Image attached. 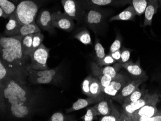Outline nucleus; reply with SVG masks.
<instances>
[{"instance_id": "24", "label": "nucleus", "mask_w": 161, "mask_h": 121, "mask_svg": "<svg viewBox=\"0 0 161 121\" xmlns=\"http://www.w3.org/2000/svg\"><path fill=\"white\" fill-rule=\"evenodd\" d=\"M111 113L109 115L102 116L99 118V121H121V113L119 110L114 105L113 102L111 101Z\"/></svg>"}, {"instance_id": "43", "label": "nucleus", "mask_w": 161, "mask_h": 121, "mask_svg": "<svg viewBox=\"0 0 161 121\" xmlns=\"http://www.w3.org/2000/svg\"><path fill=\"white\" fill-rule=\"evenodd\" d=\"M0 17L4 19H7L9 17L1 8H0Z\"/></svg>"}, {"instance_id": "23", "label": "nucleus", "mask_w": 161, "mask_h": 121, "mask_svg": "<svg viewBox=\"0 0 161 121\" xmlns=\"http://www.w3.org/2000/svg\"><path fill=\"white\" fill-rule=\"evenodd\" d=\"M40 28L36 24L35 21L29 24L22 25L20 29L19 35L25 36L30 34H34L37 32H41Z\"/></svg>"}, {"instance_id": "22", "label": "nucleus", "mask_w": 161, "mask_h": 121, "mask_svg": "<svg viewBox=\"0 0 161 121\" xmlns=\"http://www.w3.org/2000/svg\"><path fill=\"white\" fill-rule=\"evenodd\" d=\"M60 77H58L47 76H29L28 77L29 82L34 85L41 84H54L58 82Z\"/></svg>"}, {"instance_id": "34", "label": "nucleus", "mask_w": 161, "mask_h": 121, "mask_svg": "<svg viewBox=\"0 0 161 121\" xmlns=\"http://www.w3.org/2000/svg\"><path fill=\"white\" fill-rule=\"evenodd\" d=\"M49 121H75L70 115H65L63 113L57 112L53 114L48 119Z\"/></svg>"}, {"instance_id": "12", "label": "nucleus", "mask_w": 161, "mask_h": 121, "mask_svg": "<svg viewBox=\"0 0 161 121\" xmlns=\"http://www.w3.org/2000/svg\"><path fill=\"white\" fill-rule=\"evenodd\" d=\"M121 67L124 68L131 75L134 77V79H148L146 73L142 69L140 65V60L136 63L132 61H127L123 64H120Z\"/></svg>"}, {"instance_id": "11", "label": "nucleus", "mask_w": 161, "mask_h": 121, "mask_svg": "<svg viewBox=\"0 0 161 121\" xmlns=\"http://www.w3.org/2000/svg\"><path fill=\"white\" fill-rule=\"evenodd\" d=\"M159 111L155 105H146L135 111L129 116V118L131 121H140L143 118H149L156 115Z\"/></svg>"}, {"instance_id": "41", "label": "nucleus", "mask_w": 161, "mask_h": 121, "mask_svg": "<svg viewBox=\"0 0 161 121\" xmlns=\"http://www.w3.org/2000/svg\"><path fill=\"white\" fill-rule=\"evenodd\" d=\"M140 121H161V111H159L158 113L154 116L149 118H143Z\"/></svg>"}, {"instance_id": "38", "label": "nucleus", "mask_w": 161, "mask_h": 121, "mask_svg": "<svg viewBox=\"0 0 161 121\" xmlns=\"http://www.w3.org/2000/svg\"><path fill=\"white\" fill-rule=\"evenodd\" d=\"M133 50L130 49L123 47L121 50V57L120 60L118 61L119 64H123L125 63L129 60L130 58L131 53Z\"/></svg>"}, {"instance_id": "17", "label": "nucleus", "mask_w": 161, "mask_h": 121, "mask_svg": "<svg viewBox=\"0 0 161 121\" xmlns=\"http://www.w3.org/2000/svg\"><path fill=\"white\" fill-rule=\"evenodd\" d=\"M148 2V0H118V5L130 4L134 8L136 15L141 16L144 13Z\"/></svg>"}, {"instance_id": "28", "label": "nucleus", "mask_w": 161, "mask_h": 121, "mask_svg": "<svg viewBox=\"0 0 161 121\" xmlns=\"http://www.w3.org/2000/svg\"><path fill=\"white\" fill-rule=\"evenodd\" d=\"M0 8L2 9L3 10L9 17L15 12L17 6L9 0H0Z\"/></svg>"}, {"instance_id": "8", "label": "nucleus", "mask_w": 161, "mask_h": 121, "mask_svg": "<svg viewBox=\"0 0 161 121\" xmlns=\"http://www.w3.org/2000/svg\"><path fill=\"white\" fill-rule=\"evenodd\" d=\"M52 22L54 28L70 32L74 29V19L65 13L58 11L52 14Z\"/></svg>"}, {"instance_id": "4", "label": "nucleus", "mask_w": 161, "mask_h": 121, "mask_svg": "<svg viewBox=\"0 0 161 121\" xmlns=\"http://www.w3.org/2000/svg\"><path fill=\"white\" fill-rule=\"evenodd\" d=\"M84 6L83 20L88 26L95 30L103 21L105 15L103 12L97 8V6L82 2Z\"/></svg>"}, {"instance_id": "16", "label": "nucleus", "mask_w": 161, "mask_h": 121, "mask_svg": "<svg viewBox=\"0 0 161 121\" xmlns=\"http://www.w3.org/2000/svg\"><path fill=\"white\" fill-rule=\"evenodd\" d=\"M159 5V0H148V4L145 10L143 27L152 25L153 17L157 13Z\"/></svg>"}, {"instance_id": "44", "label": "nucleus", "mask_w": 161, "mask_h": 121, "mask_svg": "<svg viewBox=\"0 0 161 121\" xmlns=\"http://www.w3.org/2000/svg\"><path fill=\"white\" fill-rule=\"evenodd\" d=\"M159 4L161 5V0H159Z\"/></svg>"}, {"instance_id": "14", "label": "nucleus", "mask_w": 161, "mask_h": 121, "mask_svg": "<svg viewBox=\"0 0 161 121\" xmlns=\"http://www.w3.org/2000/svg\"><path fill=\"white\" fill-rule=\"evenodd\" d=\"M37 25L43 30L53 31L54 27L52 22V14L47 10L41 12L37 20Z\"/></svg>"}, {"instance_id": "18", "label": "nucleus", "mask_w": 161, "mask_h": 121, "mask_svg": "<svg viewBox=\"0 0 161 121\" xmlns=\"http://www.w3.org/2000/svg\"><path fill=\"white\" fill-rule=\"evenodd\" d=\"M102 101H103L102 99H97V98H93L92 97H88L86 99L80 98V99H78L74 103L71 107L69 109H67L66 110V112L69 113H72L75 111H78V110L86 108L90 105L98 102H101Z\"/></svg>"}, {"instance_id": "32", "label": "nucleus", "mask_w": 161, "mask_h": 121, "mask_svg": "<svg viewBox=\"0 0 161 121\" xmlns=\"http://www.w3.org/2000/svg\"><path fill=\"white\" fill-rule=\"evenodd\" d=\"M94 49H95V54H96L95 55H96V58L97 62L103 59L106 55L105 52L104 48L100 44V42L97 39L96 41L95 42Z\"/></svg>"}, {"instance_id": "31", "label": "nucleus", "mask_w": 161, "mask_h": 121, "mask_svg": "<svg viewBox=\"0 0 161 121\" xmlns=\"http://www.w3.org/2000/svg\"><path fill=\"white\" fill-rule=\"evenodd\" d=\"M143 94V92L138 87L131 94L124 98L123 101V103H130L136 102L142 97Z\"/></svg>"}, {"instance_id": "15", "label": "nucleus", "mask_w": 161, "mask_h": 121, "mask_svg": "<svg viewBox=\"0 0 161 121\" xmlns=\"http://www.w3.org/2000/svg\"><path fill=\"white\" fill-rule=\"evenodd\" d=\"M8 19V22L6 24L4 30V34L5 36L19 35L20 29L22 25L17 19L15 12L11 15Z\"/></svg>"}, {"instance_id": "21", "label": "nucleus", "mask_w": 161, "mask_h": 121, "mask_svg": "<svg viewBox=\"0 0 161 121\" xmlns=\"http://www.w3.org/2000/svg\"><path fill=\"white\" fill-rule=\"evenodd\" d=\"M90 92L91 97L97 99L104 100L101 90V85L97 77H92L90 84Z\"/></svg>"}, {"instance_id": "35", "label": "nucleus", "mask_w": 161, "mask_h": 121, "mask_svg": "<svg viewBox=\"0 0 161 121\" xmlns=\"http://www.w3.org/2000/svg\"><path fill=\"white\" fill-rule=\"evenodd\" d=\"M11 76L9 70L3 63L0 61V83L4 82Z\"/></svg>"}, {"instance_id": "36", "label": "nucleus", "mask_w": 161, "mask_h": 121, "mask_svg": "<svg viewBox=\"0 0 161 121\" xmlns=\"http://www.w3.org/2000/svg\"><path fill=\"white\" fill-rule=\"evenodd\" d=\"M97 77L100 82V85H101V90L103 88L108 86L112 81L114 79L111 76L108 75H100Z\"/></svg>"}, {"instance_id": "9", "label": "nucleus", "mask_w": 161, "mask_h": 121, "mask_svg": "<svg viewBox=\"0 0 161 121\" xmlns=\"http://www.w3.org/2000/svg\"><path fill=\"white\" fill-rule=\"evenodd\" d=\"M128 81L129 80L126 77L120 74L115 79L112 81L108 86L102 89V92L109 96H115Z\"/></svg>"}, {"instance_id": "26", "label": "nucleus", "mask_w": 161, "mask_h": 121, "mask_svg": "<svg viewBox=\"0 0 161 121\" xmlns=\"http://www.w3.org/2000/svg\"><path fill=\"white\" fill-rule=\"evenodd\" d=\"M99 116L109 115L112 111L111 101L103 100L96 104Z\"/></svg>"}, {"instance_id": "20", "label": "nucleus", "mask_w": 161, "mask_h": 121, "mask_svg": "<svg viewBox=\"0 0 161 121\" xmlns=\"http://www.w3.org/2000/svg\"><path fill=\"white\" fill-rule=\"evenodd\" d=\"M29 76H47V77H59V70L58 68L48 69L46 70H34L31 68L28 69V77Z\"/></svg>"}, {"instance_id": "25", "label": "nucleus", "mask_w": 161, "mask_h": 121, "mask_svg": "<svg viewBox=\"0 0 161 121\" xmlns=\"http://www.w3.org/2000/svg\"><path fill=\"white\" fill-rule=\"evenodd\" d=\"M33 34L23 36L21 40V45L23 53L26 56L30 55L32 51V39Z\"/></svg>"}, {"instance_id": "3", "label": "nucleus", "mask_w": 161, "mask_h": 121, "mask_svg": "<svg viewBox=\"0 0 161 121\" xmlns=\"http://www.w3.org/2000/svg\"><path fill=\"white\" fill-rule=\"evenodd\" d=\"M38 11L37 5L32 0H24L17 6L15 13L21 25L35 21Z\"/></svg>"}, {"instance_id": "33", "label": "nucleus", "mask_w": 161, "mask_h": 121, "mask_svg": "<svg viewBox=\"0 0 161 121\" xmlns=\"http://www.w3.org/2000/svg\"><path fill=\"white\" fill-rule=\"evenodd\" d=\"M43 39H44V35L41 33V32H37L33 34V39H32V51L31 53L34 52L36 49H37L42 44Z\"/></svg>"}, {"instance_id": "5", "label": "nucleus", "mask_w": 161, "mask_h": 121, "mask_svg": "<svg viewBox=\"0 0 161 121\" xmlns=\"http://www.w3.org/2000/svg\"><path fill=\"white\" fill-rule=\"evenodd\" d=\"M160 101V96L158 94H150L147 90L145 94L136 102L130 103H123V113L129 117L135 111L142 107L149 104L157 105Z\"/></svg>"}, {"instance_id": "27", "label": "nucleus", "mask_w": 161, "mask_h": 121, "mask_svg": "<svg viewBox=\"0 0 161 121\" xmlns=\"http://www.w3.org/2000/svg\"><path fill=\"white\" fill-rule=\"evenodd\" d=\"M74 38L86 46L92 45L91 36L87 30H83L78 32L74 36Z\"/></svg>"}, {"instance_id": "39", "label": "nucleus", "mask_w": 161, "mask_h": 121, "mask_svg": "<svg viewBox=\"0 0 161 121\" xmlns=\"http://www.w3.org/2000/svg\"><path fill=\"white\" fill-rule=\"evenodd\" d=\"M115 62H116L115 60L113 58L110 54H108V55H106L105 57L103 59H101L97 63L100 67H102L104 66H110Z\"/></svg>"}, {"instance_id": "13", "label": "nucleus", "mask_w": 161, "mask_h": 121, "mask_svg": "<svg viewBox=\"0 0 161 121\" xmlns=\"http://www.w3.org/2000/svg\"><path fill=\"white\" fill-rule=\"evenodd\" d=\"M118 66H107L105 67H100L96 62H92L91 64L92 74L95 77H98L103 75H108L114 78V79H115L120 74L118 73L119 70Z\"/></svg>"}, {"instance_id": "6", "label": "nucleus", "mask_w": 161, "mask_h": 121, "mask_svg": "<svg viewBox=\"0 0 161 121\" xmlns=\"http://www.w3.org/2000/svg\"><path fill=\"white\" fill-rule=\"evenodd\" d=\"M49 49L42 44L34 52L31 53L30 55L31 68L37 70H46L49 69L47 64V61L49 57Z\"/></svg>"}, {"instance_id": "2", "label": "nucleus", "mask_w": 161, "mask_h": 121, "mask_svg": "<svg viewBox=\"0 0 161 121\" xmlns=\"http://www.w3.org/2000/svg\"><path fill=\"white\" fill-rule=\"evenodd\" d=\"M22 35L5 36L0 39L1 60L9 70L11 76L27 81L31 58L23 53Z\"/></svg>"}, {"instance_id": "1", "label": "nucleus", "mask_w": 161, "mask_h": 121, "mask_svg": "<svg viewBox=\"0 0 161 121\" xmlns=\"http://www.w3.org/2000/svg\"><path fill=\"white\" fill-rule=\"evenodd\" d=\"M1 112L14 120L30 117L39 108L41 97L32 90L27 81L14 77L0 83Z\"/></svg>"}, {"instance_id": "10", "label": "nucleus", "mask_w": 161, "mask_h": 121, "mask_svg": "<svg viewBox=\"0 0 161 121\" xmlns=\"http://www.w3.org/2000/svg\"><path fill=\"white\" fill-rule=\"evenodd\" d=\"M146 81V80L143 79H134L128 81L119 93L115 96H113L112 99L118 102L123 103L124 98L131 94L143 82Z\"/></svg>"}, {"instance_id": "7", "label": "nucleus", "mask_w": 161, "mask_h": 121, "mask_svg": "<svg viewBox=\"0 0 161 121\" xmlns=\"http://www.w3.org/2000/svg\"><path fill=\"white\" fill-rule=\"evenodd\" d=\"M64 13L73 19L80 22L84 16V6L79 0H61Z\"/></svg>"}, {"instance_id": "42", "label": "nucleus", "mask_w": 161, "mask_h": 121, "mask_svg": "<svg viewBox=\"0 0 161 121\" xmlns=\"http://www.w3.org/2000/svg\"><path fill=\"white\" fill-rule=\"evenodd\" d=\"M121 50L119 49L115 52L113 53H109L111 55L113 58L116 61H118L121 58Z\"/></svg>"}, {"instance_id": "29", "label": "nucleus", "mask_w": 161, "mask_h": 121, "mask_svg": "<svg viewBox=\"0 0 161 121\" xmlns=\"http://www.w3.org/2000/svg\"><path fill=\"white\" fill-rule=\"evenodd\" d=\"M97 116H99L96 105L90 108H87L86 113L81 117L84 121H93L96 119Z\"/></svg>"}, {"instance_id": "37", "label": "nucleus", "mask_w": 161, "mask_h": 121, "mask_svg": "<svg viewBox=\"0 0 161 121\" xmlns=\"http://www.w3.org/2000/svg\"><path fill=\"white\" fill-rule=\"evenodd\" d=\"M91 78H92L91 75L88 76L83 81L82 85V89L83 94L86 95L88 97H91V94H90L89 88H90Z\"/></svg>"}, {"instance_id": "19", "label": "nucleus", "mask_w": 161, "mask_h": 121, "mask_svg": "<svg viewBox=\"0 0 161 121\" xmlns=\"http://www.w3.org/2000/svg\"><path fill=\"white\" fill-rule=\"evenodd\" d=\"M136 16L134 8L132 5H130L118 15L111 17L109 19V21L112 22L113 21L116 20H134Z\"/></svg>"}, {"instance_id": "30", "label": "nucleus", "mask_w": 161, "mask_h": 121, "mask_svg": "<svg viewBox=\"0 0 161 121\" xmlns=\"http://www.w3.org/2000/svg\"><path fill=\"white\" fill-rule=\"evenodd\" d=\"M82 2L95 6H105L111 4L118 5V0H79Z\"/></svg>"}, {"instance_id": "40", "label": "nucleus", "mask_w": 161, "mask_h": 121, "mask_svg": "<svg viewBox=\"0 0 161 121\" xmlns=\"http://www.w3.org/2000/svg\"><path fill=\"white\" fill-rule=\"evenodd\" d=\"M122 39L120 35H117L116 40L114 41L112 46L110 47L109 53L115 52L118 50L120 49L122 46Z\"/></svg>"}]
</instances>
